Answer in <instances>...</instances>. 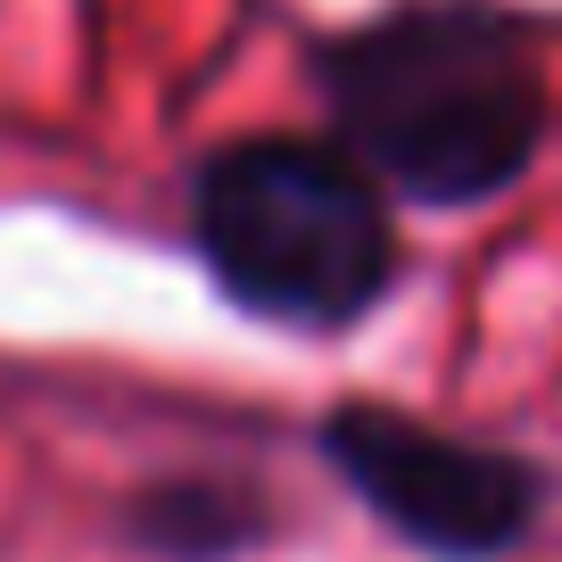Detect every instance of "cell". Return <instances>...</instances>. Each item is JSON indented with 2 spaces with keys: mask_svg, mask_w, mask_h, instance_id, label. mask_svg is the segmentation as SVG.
I'll return each mask as SVG.
<instances>
[{
  "mask_svg": "<svg viewBox=\"0 0 562 562\" xmlns=\"http://www.w3.org/2000/svg\"><path fill=\"white\" fill-rule=\"evenodd\" d=\"M331 149L414 207H480L538 166L546 67L496 0H397L315 50Z\"/></svg>",
  "mask_w": 562,
  "mask_h": 562,
  "instance_id": "cell-1",
  "label": "cell"
},
{
  "mask_svg": "<svg viewBox=\"0 0 562 562\" xmlns=\"http://www.w3.org/2000/svg\"><path fill=\"white\" fill-rule=\"evenodd\" d=\"M182 232L215 290L281 331H348L397 290L389 199L306 133L215 140L182 182Z\"/></svg>",
  "mask_w": 562,
  "mask_h": 562,
  "instance_id": "cell-2",
  "label": "cell"
},
{
  "mask_svg": "<svg viewBox=\"0 0 562 562\" xmlns=\"http://www.w3.org/2000/svg\"><path fill=\"white\" fill-rule=\"evenodd\" d=\"M315 447L356 488V505L430 562H496L546 513V472H529L521 456L372 397L331 405L315 422Z\"/></svg>",
  "mask_w": 562,
  "mask_h": 562,
  "instance_id": "cell-3",
  "label": "cell"
},
{
  "mask_svg": "<svg viewBox=\"0 0 562 562\" xmlns=\"http://www.w3.org/2000/svg\"><path fill=\"white\" fill-rule=\"evenodd\" d=\"M273 529L257 488L215 472H182V480H149V488L124 505V538L149 546L158 562H232Z\"/></svg>",
  "mask_w": 562,
  "mask_h": 562,
  "instance_id": "cell-4",
  "label": "cell"
}]
</instances>
